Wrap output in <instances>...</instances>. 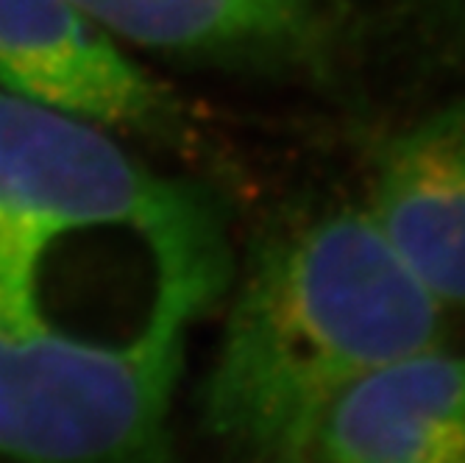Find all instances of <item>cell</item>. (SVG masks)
I'll use <instances>...</instances> for the list:
<instances>
[{
	"instance_id": "cell-3",
	"label": "cell",
	"mask_w": 465,
	"mask_h": 463,
	"mask_svg": "<svg viewBox=\"0 0 465 463\" xmlns=\"http://www.w3.org/2000/svg\"><path fill=\"white\" fill-rule=\"evenodd\" d=\"M190 329L84 341L0 307V463H171Z\"/></svg>"
},
{
	"instance_id": "cell-9",
	"label": "cell",
	"mask_w": 465,
	"mask_h": 463,
	"mask_svg": "<svg viewBox=\"0 0 465 463\" xmlns=\"http://www.w3.org/2000/svg\"><path fill=\"white\" fill-rule=\"evenodd\" d=\"M282 463H312V460H282Z\"/></svg>"
},
{
	"instance_id": "cell-6",
	"label": "cell",
	"mask_w": 465,
	"mask_h": 463,
	"mask_svg": "<svg viewBox=\"0 0 465 463\" xmlns=\"http://www.w3.org/2000/svg\"><path fill=\"white\" fill-rule=\"evenodd\" d=\"M312 463H465V355L420 349L371 371L315 433Z\"/></svg>"
},
{
	"instance_id": "cell-2",
	"label": "cell",
	"mask_w": 465,
	"mask_h": 463,
	"mask_svg": "<svg viewBox=\"0 0 465 463\" xmlns=\"http://www.w3.org/2000/svg\"><path fill=\"white\" fill-rule=\"evenodd\" d=\"M112 257L213 287L234 277L198 190L151 171L120 135L0 90V305L73 338L120 341L93 324L70 279L101 297Z\"/></svg>"
},
{
	"instance_id": "cell-7",
	"label": "cell",
	"mask_w": 465,
	"mask_h": 463,
	"mask_svg": "<svg viewBox=\"0 0 465 463\" xmlns=\"http://www.w3.org/2000/svg\"><path fill=\"white\" fill-rule=\"evenodd\" d=\"M117 42L171 56L295 67L315 62L337 0H73Z\"/></svg>"
},
{
	"instance_id": "cell-4",
	"label": "cell",
	"mask_w": 465,
	"mask_h": 463,
	"mask_svg": "<svg viewBox=\"0 0 465 463\" xmlns=\"http://www.w3.org/2000/svg\"><path fill=\"white\" fill-rule=\"evenodd\" d=\"M0 90L106 132L184 143L179 96L73 0H0Z\"/></svg>"
},
{
	"instance_id": "cell-5",
	"label": "cell",
	"mask_w": 465,
	"mask_h": 463,
	"mask_svg": "<svg viewBox=\"0 0 465 463\" xmlns=\"http://www.w3.org/2000/svg\"><path fill=\"white\" fill-rule=\"evenodd\" d=\"M365 209L440 307H465V98L379 146Z\"/></svg>"
},
{
	"instance_id": "cell-8",
	"label": "cell",
	"mask_w": 465,
	"mask_h": 463,
	"mask_svg": "<svg viewBox=\"0 0 465 463\" xmlns=\"http://www.w3.org/2000/svg\"><path fill=\"white\" fill-rule=\"evenodd\" d=\"M393 6L430 56L465 62V0H393Z\"/></svg>"
},
{
	"instance_id": "cell-1",
	"label": "cell",
	"mask_w": 465,
	"mask_h": 463,
	"mask_svg": "<svg viewBox=\"0 0 465 463\" xmlns=\"http://www.w3.org/2000/svg\"><path fill=\"white\" fill-rule=\"evenodd\" d=\"M443 335L446 307L365 206L295 216L257 240L234 285L203 425L262 463L310 460L326 410L354 383Z\"/></svg>"
}]
</instances>
